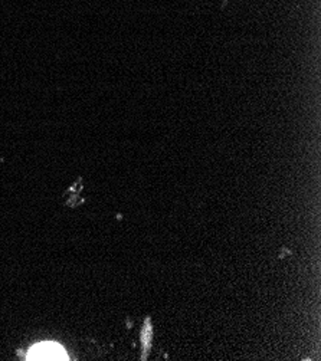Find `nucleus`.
I'll return each mask as SVG.
<instances>
[{
  "label": "nucleus",
  "mask_w": 321,
  "mask_h": 361,
  "mask_svg": "<svg viewBox=\"0 0 321 361\" xmlns=\"http://www.w3.org/2000/svg\"><path fill=\"white\" fill-rule=\"evenodd\" d=\"M28 360H68V355L56 343H40L30 348Z\"/></svg>",
  "instance_id": "nucleus-1"
}]
</instances>
